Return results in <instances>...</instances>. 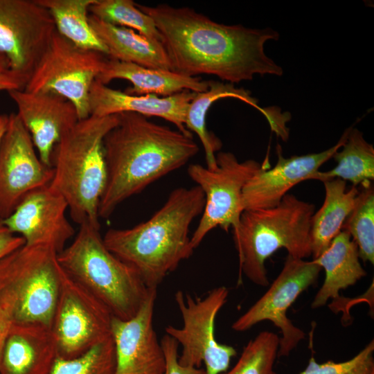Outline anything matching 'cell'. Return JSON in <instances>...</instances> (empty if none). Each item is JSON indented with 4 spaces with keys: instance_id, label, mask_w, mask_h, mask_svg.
<instances>
[{
    "instance_id": "obj_1",
    "label": "cell",
    "mask_w": 374,
    "mask_h": 374,
    "mask_svg": "<svg viewBox=\"0 0 374 374\" xmlns=\"http://www.w3.org/2000/svg\"><path fill=\"white\" fill-rule=\"evenodd\" d=\"M136 6L154 20L177 73L212 75L231 84L251 80L256 74L283 73L265 52L268 40L279 38L271 28L219 24L188 7Z\"/></svg>"
},
{
    "instance_id": "obj_2",
    "label": "cell",
    "mask_w": 374,
    "mask_h": 374,
    "mask_svg": "<svg viewBox=\"0 0 374 374\" xmlns=\"http://www.w3.org/2000/svg\"><path fill=\"white\" fill-rule=\"evenodd\" d=\"M118 118L103 140L107 177L98 215L104 219L123 202L182 167L199 152L192 135L136 113H121Z\"/></svg>"
},
{
    "instance_id": "obj_3",
    "label": "cell",
    "mask_w": 374,
    "mask_h": 374,
    "mask_svg": "<svg viewBox=\"0 0 374 374\" xmlns=\"http://www.w3.org/2000/svg\"><path fill=\"white\" fill-rule=\"evenodd\" d=\"M204 204L199 186L179 187L148 220L130 229L107 230L104 243L138 272L148 288L157 289L181 261L193 255L190 226L202 213Z\"/></svg>"
},
{
    "instance_id": "obj_4",
    "label": "cell",
    "mask_w": 374,
    "mask_h": 374,
    "mask_svg": "<svg viewBox=\"0 0 374 374\" xmlns=\"http://www.w3.org/2000/svg\"><path fill=\"white\" fill-rule=\"evenodd\" d=\"M118 121V114L79 120L52 152L49 186L65 199L72 220L79 225L87 222L100 227L98 207L107 177L103 140Z\"/></svg>"
},
{
    "instance_id": "obj_5",
    "label": "cell",
    "mask_w": 374,
    "mask_h": 374,
    "mask_svg": "<svg viewBox=\"0 0 374 374\" xmlns=\"http://www.w3.org/2000/svg\"><path fill=\"white\" fill-rule=\"evenodd\" d=\"M65 274L122 320L133 317L146 299L148 288L138 272L105 246L100 229L79 225L71 243L57 254Z\"/></svg>"
},
{
    "instance_id": "obj_6",
    "label": "cell",
    "mask_w": 374,
    "mask_h": 374,
    "mask_svg": "<svg viewBox=\"0 0 374 374\" xmlns=\"http://www.w3.org/2000/svg\"><path fill=\"white\" fill-rule=\"evenodd\" d=\"M314 205L290 194L276 206L244 210L237 230L233 231L239 258L240 272L253 283L267 286L265 261L279 249L303 259L312 255L311 220Z\"/></svg>"
},
{
    "instance_id": "obj_7",
    "label": "cell",
    "mask_w": 374,
    "mask_h": 374,
    "mask_svg": "<svg viewBox=\"0 0 374 374\" xmlns=\"http://www.w3.org/2000/svg\"><path fill=\"white\" fill-rule=\"evenodd\" d=\"M48 245L24 244L0 260V301L13 323L51 328L64 271Z\"/></svg>"
},
{
    "instance_id": "obj_8",
    "label": "cell",
    "mask_w": 374,
    "mask_h": 374,
    "mask_svg": "<svg viewBox=\"0 0 374 374\" xmlns=\"http://www.w3.org/2000/svg\"><path fill=\"white\" fill-rule=\"evenodd\" d=\"M216 166L208 168L195 163L188 166L187 172L196 183L205 197V204L199 222L190 237V245L195 250L206 235L217 226L228 232L237 230L242 213V190L247 181L262 167V163L249 159L239 161L229 152H218Z\"/></svg>"
},
{
    "instance_id": "obj_9",
    "label": "cell",
    "mask_w": 374,
    "mask_h": 374,
    "mask_svg": "<svg viewBox=\"0 0 374 374\" xmlns=\"http://www.w3.org/2000/svg\"><path fill=\"white\" fill-rule=\"evenodd\" d=\"M229 291L224 286L211 290L203 299L177 291L175 300L183 319V326H168L166 335L182 347L179 364L200 368L205 374H222L227 371L232 357L237 354L231 346L217 341L215 322L217 313L227 300Z\"/></svg>"
},
{
    "instance_id": "obj_10",
    "label": "cell",
    "mask_w": 374,
    "mask_h": 374,
    "mask_svg": "<svg viewBox=\"0 0 374 374\" xmlns=\"http://www.w3.org/2000/svg\"><path fill=\"white\" fill-rule=\"evenodd\" d=\"M108 56L80 48L57 31L24 90L58 93L75 107L79 119L90 116L89 92Z\"/></svg>"
},
{
    "instance_id": "obj_11",
    "label": "cell",
    "mask_w": 374,
    "mask_h": 374,
    "mask_svg": "<svg viewBox=\"0 0 374 374\" xmlns=\"http://www.w3.org/2000/svg\"><path fill=\"white\" fill-rule=\"evenodd\" d=\"M112 318L101 301L64 271L51 325L58 357L74 358L110 337Z\"/></svg>"
},
{
    "instance_id": "obj_12",
    "label": "cell",
    "mask_w": 374,
    "mask_h": 374,
    "mask_svg": "<svg viewBox=\"0 0 374 374\" xmlns=\"http://www.w3.org/2000/svg\"><path fill=\"white\" fill-rule=\"evenodd\" d=\"M321 269L313 260L287 255L280 272L270 287L232 324V329L243 332L259 322L269 321L282 334L278 356H288L305 335L292 323L287 312L298 296L317 281Z\"/></svg>"
},
{
    "instance_id": "obj_13",
    "label": "cell",
    "mask_w": 374,
    "mask_h": 374,
    "mask_svg": "<svg viewBox=\"0 0 374 374\" xmlns=\"http://www.w3.org/2000/svg\"><path fill=\"white\" fill-rule=\"evenodd\" d=\"M55 31L50 12L37 0H0V53L28 80Z\"/></svg>"
},
{
    "instance_id": "obj_14",
    "label": "cell",
    "mask_w": 374,
    "mask_h": 374,
    "mask_svg": "<svg viewBox=\"0 0 374 374\" xmlns=\"http://www.w3.org/2000/svg\"><path fill=\"white\" fill-rule=\"evenodd\" d=\"M53 176L52 167L40 160L17 113L9 114L0 144V220L8 217L30 193L50 184Z\"/></svg>"
},
{
    "instance_id": "obj_15",
    "label": "cell",
    "mask_w": 374,
    "mask_h": 374,
    "mask_svg": "<svg viewBox=\"0 0 374 374\" xmlns=\"http://www.w3.org/2000/svg\"><path fill=\"white\" fill-rule=\"evenodd\" d=\"M350 128L338 142L323 152L285 158L278 145V161L270 168L268 159L247 181L242 190V204L244 210L265 209L277 206L287 192L299 183L311 179L320 167L333 157L345 143Z\"/></svg>"
},
{
    "instance_id": "obj_16",
    "label": "cell",
    "mask_w": 374,
    "mask_h": 374,
    "mask_svg": "<svg viewBox=\"0 0 374 374\" xmlns=\"http://www.w3.org/2000/svg\"><path fill=\"white\" fill-rule=\"evenodd\" d=\"M67 209L65 199L48 184L27 195L3 222L24 244L48 245L59 253L75 233Z\"/></svg>"
},
{
    "instance_id": "obj_17",
    "label": "cell",
    "mask_w": 374,
    "mask_h": 374,
    "mask_svg": "<svg viewBox=\"0 0 374 374\" xmlns=\"http://www.w3.org/2000/svg\"><path fill=\"white\" fill-rule=\"evenodd\" d=\"M157 289L150 288L138 312L131 319L113 317L112 337L116 354L115 374H163L164 353L154 329Z\"/></svg>"
},
{
    "instance_id": "obj_18",
    "label": "cell",
    "mask_w": 374,
    "mask_h": 374,
    "mask_svg": "<svg viewBox=\"0 0 374 374\" xmlns=\"http://www.w3.org/2000/svg\"><path fill=\"white\" fill-rule=\"evenodd\" d=\"M17 114L28 131L40 160L51 167L53 149L80 120L74 105L51 91L13 90L8 92Z\"/></svg>"
},
{
    "instance_id": "obj_19",
    "label": "cell",
    "mask_w": 374,
    "mask_h": 374,
    "mask_svg": "<svg viewBox=\"0 0 374 374\" xmlns=\"http://www.w3.org/2000/svg\"><path fill=\"white\" fill-rule=\"evenodd\" d=\"M196 92L184 91L169 96L131 95L112 89L96 80L89 92L90 115L107 116L132 112L147 116L161 117L173 123L185 134L192 135L185 127L188 105Z\"/></svg>"
},
{
    "instance_id": "obj_20",
    "label": "cell",
    "mask_w": 374,
    "mask_h": 374,
    "mask_svg": "<svg viewBox=\"0 0 374 374\" xmlns=\"http://www.w3.org/2000/svg\"><path fill=\"white\" fill-rule=\"evenodd\" d=\"M51 328L12 323L0 354V374H48L57 357Z\"/></svg>"
},
{
    "instance_id": "obj_21",
    "label": "cell",
    "mask_w": 374,
    "mask_h": 374,
    "mask_svg": "<svg viewBox=\"0 0 374 374\" xmlns=\"http://www.w3.org/2000/svg\"><path fill=\"white\" fill-rule=\"evenodd\" d=\"M114 79L130 81L132 87L125 92L131 95L154 94L169 96L184 91L204 92L209 88L210 80L190 77L175 71L145 67L108 57L96 80L107 84Z\"/></svg>"
},
{
    "instance_id": "obj_22",
    "label": "cell",
    "mask_w": 374,
    "mask_h": 374,
    "mask_svg": "<svg viewBox=\"0 0 374 374\" xmlns=\"http://www.w3.org/2000/svg\"><path fill=\"white\" fill-rule=\"evenodd\" d=\"M93 31L107 49L108 57L145 67L173 71L163 43L134 30L105 22L89 14Z\"/></svg>"
},
{
    "instance_id": "obj_23",
    "label": "cell",
    "mask_w": 374,
    "mask_h": 374,
    "mask_svg": "<svg viewBox=\"0 0 374 374\" xmlns=\"http://www.w3.org/2000/svg\"><path fill=\"white\" fill-rule=\"evenodd\" d=\"M358 249L345 230L332 240L328 248L312 260L325 271V279L312 303V308L324 306L330 299L339 297L341 290L355 285L366 275Z\"/></svg>"
},
{
    "instance_id": "obj_24",
    "label": "cell",
    "mask_w": 374,
    "mask_h": 374,
    "mask_svg": "<svg viewBox=\"0 0 374 374\" xmlns=\"http://www.w3.org/2000/svg\"><path fill=\"white\" fill-rule=\"evenodd\" d=\"M325 199L311 220L310 243L312 260L319 257L341 232L344 223L353 209L359 190L352 186L346 190V181L333 179L323 182Z\"/></svg>"
},
{
    "instance_id": "obj_25",
    "label": "cell",
    "mask_w": 374,
    "mask_h": 374,
    "mask_svg": "<svg viewBox=\"0 0 374 374\" xmlns=\"http://www.w3.org/2000/svg\"><path fill=\"white\" fill-rule=\"evenodd\" d=\"M224 98L240 100L261 111L267 118L270 114L258 105V100L251 96L249 91L236 88L233 84L210 80L209 88L204 92L196 93L190 103L185 118V127L188 131L194 132L199 137L204 149L206 167L216 166L215 152L221 148V141L207 131L206 116L211 105L216 100Z\"/></svg>"
},
{
    "instance_id": "obj_26",
    "label": "cell",
    "mask_w": 374,
    "mask_h": 374,
    "mask_svg": "<svg viewBox=\"0 0 374 374\" xmlns=\"http://www.w3.org/2000/svg\"><path fill=\"white\" fill-rule=\"evenodd\" d=\"M342 149L333 155L337 165L332 169L317 172L311 178L324 182L333 179L349 181L353 186L374 179V148L356 128L350 127Z\"/></svg>"
},
{
    "instance_id": "obj_27",
    "label": "cell",
    "mask_w": 374,
    "mask_h": 374,
    "mask_svg": "<svg viewBox=\"0 0 374 374\" xmlns=\"http://www.w3.org/2000/svg\"><path fill=\"white\" fill-rule=\"evenodd\" d=\"M96 0H37L50 12L56 31L75 45L108 55L89 21L90 6ZM108 56V55H107Z\"/></svg>"
},
{
    "instance_id": "obj_28",
    "label": "cell",
    "mask_w": 374,
    "mask_h": 374,
    "mask_svg": "<svg viewBox=\"0 0 374 374\" xmlns=\"http://www.w3.org/2000/svg\"><path fill=\"white\" fill-rule=\"evenodd\" d=\"M342 230L346 231L356 244L362 261L374 264V188L371 182L362 186L355 206Z\"/></svg>"
},
{
    "instance_id": "obj_29",
    "label": "cell",
    "mask_w": 374,
    "mask_h": 374,
    "mask_svg": "<svg viewBox=\"0 0 374 374\" xmlns=\"http://www.w3.org/2000/svg\"><path fill=\"white\" fill-rule=\"evenodd\" d=\"M89 12L105 22L137 30L142 35L161 42L154 20L132 0H96Z\"/></svg>"
},
{
    "instance_id": "obj_30",
    "label": "cell",
    "mask_w": 374,
    "mask_h": 374,
    "mask_svg": "<svg viewBox=\"0 0 374 374\" xmlns=\"http://www.w3.org/2000/svg\"><path fill=\"white\" fill-rule=\"evenodd\" d=\"M116 354L112 336L71 359L57 357L48 374H115Z\"/></svg>"
},
{
    "instance_id": "obj_31",
    "label": "cell",
    "mask_w": 374,
    "mask_h": 374,
    "mask_svg": "<svg viewBox=\"0 0 374 374\" xmlns=\"http://www.w3.org/2000/svg\"><path fill=\"white\" fill-rule=\"evenodd\" d=\"M279 338L272 332H261L248 342L235 366L222 374H273Z\"/></svg>"
},
{
    "instance_id": "obj_32",
    "label": "cell",
    "mask_w": 374,
    "mask_h": 374,
    "mask_svg": "<svg viewBox=\"0 0 374 374\" xmlns=\"http://www.w3.org/2000/svg\"><path fill=\"white\" fill-rule=\"evenodd\" d=\"M373 353L372 340L355 357L345 362L319 364L312 357L305 369L299 374H374Z\"/></svg>"
},
{
    "instance_id": "obj_33",
    "label": "cell",
    "mask_w": 374,
    "mask_h": 374,
    "mask_svg": "<svg viewBox=\"0 0 374 374\" xmlns=\"http://www.w3.org/2000/svg\"><path fill=\"white\" fill-rule=\"evenodd\" d=\"M161 344L166 359V368L163 374H205L204 369L179 364V344L168 335L163 337Z\"/></svg>"
},
{
    "instance_id": "obj_34",
    "label": "cell",
    "mask_w": 374,
    "mask_h": 374,
    "mask_svg": "<svg viewBox=\"0 0 374 374\" xmlns=\"http://www.w3.org/2000/svg\"><path fill=\"white\" fill-rule=\"evenodd\" d=\"M28 78L13 71L7 58L0 53V91L24 90Z\"/></svg>"
},
{
    "instance_id": "obj_35",
    "label": "cell",
    "mask_w": 374,
    "mask_h": 374,
    "mask_svg": "<svg viewBox=\"0 0 374 374\" xmlns=\"http://www.w3.org/2000/svg\"><path fill=\"white\" fill-rule=\"evenodd\" d=\"M24 244L22 237L13 233L3 221L0 220V260Z\"/></svg>"
},
{
    "instance_id": "obj_36",
    "label": "cell",
    "mask_w": 374,
    "mask_h": 374,
    "mask_svg": "<svg viewBox=\"0 0 374 374\" xmlns=\"http://www.w3.org/2000/svg\"><path fill=\"white\" fill-rule=\"evenodd\" d=\"M12 323L9 310L0 301V354L3 341Z\"/></svg>"
},
{
    "instance_id": "obj_37",
    "label": "cell",
    "mask_w": 374,
    "mask_h": 374,
    "mask_svg": "<svg viewBox=\"0 0 374 374\" xmlns=\"http://www.w3.org/2000/svg\"><path fill=\"white\" fill-rule=\"evenodd\" d=\"M8 122V115L5 114H0V144L4 133L6 130Z\"/></svg>"
}]
</instances>
